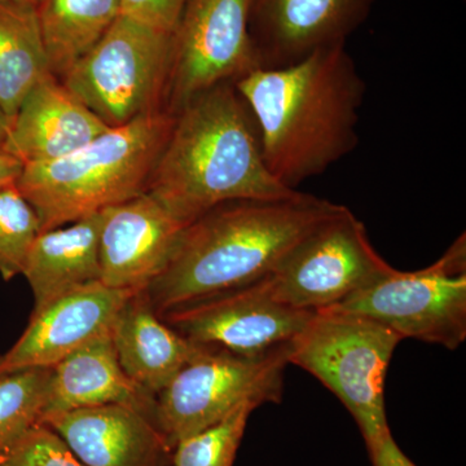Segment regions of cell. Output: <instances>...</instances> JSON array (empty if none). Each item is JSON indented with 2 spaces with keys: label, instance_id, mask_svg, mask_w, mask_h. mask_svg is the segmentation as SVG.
<instances>
[{
  "label": "cell",
  "instance_id": "1",
  "mask_svg": "<svg viewBox=\"0 0 466 466\" xmlns=\"http://www.w3.org/2000/svg\"><path fill=\"white\" fill-rule=\"evenodd\" d=\"M235 86L258 127L266 167L287 188L299 191L359 146L366 82L346 43L254 70Z\"/></svg>",
  "mask_w": 466,
  "mask_h": 466
},
{
  "label": "cell",
  "instance_id": "2",
  "mask_svg": "<svg viewBox=\"0 0 466 466\" xmlns=\"http://www.w3.org/2000/svg\"><path fill=\"white\" fill-rule=\"evenodd\" d=\"M341 205L297 192L211 208L183 229L167 267L146 290L164 317L184 306L262 280Z\"/></svg>",
  "mask_w": 466,
  "mask_h": 466
},
{
  "label": "cell",
  "instance_id": "3",
  "mask_svg": "<svg viewBox=\"0 0 466 466\" xmlns=\"http://www.w3.org/2000/svg\"><path fill=\"white\" fill-rule=\"evenodd\" d=\"M146 192L184 226L240 200H276L287 188L266 167L258 127L233 82L214 86L175 115Z\"/></svg>",
  "mask_w": 466,
  "mask_h": 466
},
{
  "label": "cell",
  "instance_id": "4",
  "mask_svg": "<svg viewBox=\"0 0 466 466\" xmlns=\"http://www.w3.org/2000/svg\"><path fill=\"white\" fill-rule=\"evenodd\" d=\"M174 118L165 109L148 113L66 157L24 167L16 186L35 210L41 232L146 192Z\"/></svg>",
  "mask_w": 466,
  "mask_h": 466
},
{
  "label": "cell",
  "instance_id": "5",
  "mask_svg": "<svg viewBox=\"0 0 466 466\" xmlns=\"http://www.w3.org/2000/svg\"><path fill=\"white\" fill-rule=\"evenodd\" d=\"M400 339L385 325L339 309L315 312L294 339L289 364L308 370L354 417L367 449L391 433L385 379Z\"/></svg>",
  "mask_w": 466,
  "mask_h": 466
},
{
  "label": "cell",
  "instance_id": "6",
  "mask_svg": "<svg viewBox=\"0 0 466 466\" xmlns=\"http://www.w3.org/2000/svg\"><path fill=\"white\" fill-rule=\"evenodd\" d=\"M171 46L173 33L121 15L61 82L104 124L119 127L165 109Z\"/></svg>",
  "mask_w": 466,
  "mask_h": 466
},
{
  "label": "cell",
  "instance_id": "7",
  "mask_svg": "<svg viewBox=\"0 0 466 466\" xmlns=\"http://www.w3.org/2000/svg\"><path fill=\"white\" fill-rule=\"evenodd\" d=\"M289 350L244 358L200 349L155 398L153 421L173 451L177 441L222 421L242 404L280 403Z\"/></svg>",
  "mask_w": 466,
  "mask_h": 466
},
{
  "label": "cell",
  "instance_id": "8",
  "mask_svg": "<svg viewBox=\"0 0 466 466\" xmlns=\"http://www.w3.org/2000/svg\"><path fill=\"white\" fill-rule=\"evenodd\" d=\"M328 309L372 319L401 339L458 349L466 339L464 233L433 265L410 272L392 268Z\"/></svg>",
  "mask_w": 466,
  "mask_h": 466
},
{
  "label": "cell",
  "instance_id": "9",
  "mask_svg": "<svg viewBox=\"0 0 466 466\" xmlns=\"http://www.w3.org/2000/svg\"><path fill=\"white\" fill-rule=\"evenodd\" d=\"M392 268L373 248L364 223L341 205L262 280L285 305L319 312L334 308Z\"/></svg>",
  "mask_w": 466,
  "mask_h": 466
},
{
  "label": "cell",
  "instance_id": "10",
  "mask_svg": "<svg viewBox=\"0 0 466 466\" xmlns=\"http://www.w3.org/2000/svg\"><path fill=\"white\" fill-rule=\"evenodd\" d=\"M250 0H188L173 32L164 106L177 115L214 86L259 69L249 33Z\"/></svg>",
  "mask_w": 466,
  "mask_h": 466
},
{
  "label": "cell",
  "instance_id": "11",
  "mask_svg": "<svg viewBox=\"0 0 466 466\" xmlns=\"http://www.w3.org/2000/svg\"><path fill=\"white\" fill-rule=\"evenodd\" d=\"M314 315L276 299L260 280L159 318L198 348L260 358L290 350Z\"/></svg>",
  "mask_w": 466,
  "mask_h": 466
},
{
  "label": "cell",
  "instance_id": "12",
  "mask_svg": "<svg viewBox=\"0 0 466 466\" xmlns=\"http://www.w3.org/2000/svg\"><path fill=\"white\" fill-rule=\"evenodd\" d=\"M375 0H250L249 33L259 69L293 66L348 42Z\"/></svg>",
  "mask_w": 466,
  "mask_h": 466
},
{
  "label": "cell",
  "instance_id": "13",
  "mask_svg": "<svg viewBox=\"0 0 466 466\" xmlns=\"http://www.w3.org/2000/svg\"><path fill=\"white\" fill-rule=\"evenodd\" d=\"M101 214V283L133 293L148 289L164 271L187 226L147 192Z\"/></svg>",
  "mask_w": 466,
  "mask_h": 466
},
{
  "label": "cell",
  "instance_id": "14",
  "mask_svg": "<svg viewBox=\"0 0 466 466\" xmlns=\"http://www.w3.org/2000/svg\"><path fill=\"white\" fill-rule=\"evenodd\" d=\"M134 294L97 281L55 300L32 314L23 336L0 355V373L56 366L82 346L112 332L116 315Z\"/></svg>",
  "mask_w": 466,
  "mask_h": 466
},
{
  "label": "cell",
  "instance_id": "15",
  "mask_svg": "<svg viewBox=\"0 0 466 466\" xmlns=\"http://www.w3.org/2000/svg\"><path fill=\"white\" fill-rule=\"evenodd\" d=\"M54 75L42 78L26 95L0 147L24 167L66 157L108 131Z\"/></svg>",
  "mask_w": 466,
  "mask_h": 466
},
{
  "label": "cell",
  "instance_id": "16",
  "mask_svg": "<svg viewBox=\"0 0 466 466\" xmlns=\"http://www.w3.org/2000/svg\"><path fill=\"white\" fill-rule=\"evenodd\" d=\"M41 422L86 466H159L171 452L152 417L125 404L55 413Z\"/></svg>",
  "mask_w": 466,
  "mask_h": 466
},
{
  "label": "cell",
  "instance_id": "17",
  "mask_svg": "<svg viewBox=\"0 0 466 466\" xmlns=\"http://www.w3.org/2000/svg\"><path fill=\"white\" fill-rule=\"evenodd\" d=\"M112 341L126 376L153 398L201 349L158 317L146 290L131 296L116 315Z\"/></svg>",
  "mask_w": 466,
  "mask_h": 466
},
{
  "label": "cell",
  "instance_id": "18",
  "mask_svg": "<svg viewBox=\"0 0 466 466\" xmlns=\"http://www.w3.org/2000/svg\"><path fill=\"white\" fill-rule=\"evenodd\" d=\"M106 404L134 407L153 419L155 398L126 376L116 358L112 332L82 346L52 367L42 419Z\"/></svg>",
  "mask_w": 466,
  "mask_h": 466
},
{
  "label": "cell",
  "instance_id": "19",
  "mask_svg": "<svg viewBox=\"0 0 466 466\" xmlns=\"http://www.w3.org/2000/svg\"><path fill=\"white\" fill-rule=\"evenodd\" d=\"M101 223L100 211L36 236L23 274L33 291L32 314L79 288L100 281Z\"/></svg>",
  "mask_w": 466,
  "mask_h": 466
},
{
  "label": "cell",
  "instance_id": "20",
  "mask_svg": "<svg viewBox=\"0 0 466 466\" xmlns=\"http://www.w3.org/2000/svg\"><path fill=\"white\" fill-rule=\"evenodd\" d=\"M36 2H0V108L11 122L34 86L52 75Z\"/></svg>",
  "mask_w": 466,
  "mask_h": 466
},
{
  "label": "cell",
  "instance_id": "21",
  "mask_svg": "<svg viewBox=\"0 0 466 466\" xmlns=\"http://www.w3.org/2000/svg\"><path fill=\"white\" fill-rule=\"evenodd\" d=\"M52 75L63 79L122 15L121 0H38Z\"/></svg>",
  "mask_w": 466,
  "mask_h": 466
},
{
  "label": "cell",
  "instance_id": "22",
  "mask_svg": "<svg viewBox=\"0 0 466 466\" xmlns=\"http://www.w3.org/2000/svg\"><path fill=\"white\" fill-rule=\"evenodd\" d=\"M51 373L52 368L0 373V455L41 422Z\"/></svg>",
  "mask_w": 466,
  "mask_h": 466
},
{
  "label": "cell",
  "instance_id": "23",
  "mask_svg": "<svg viewBox=\"0 0 466 466\" xmlns=\"http://www.w3.org/2000/svg\"><path fill=\"white\" fill-rule=\"evenodd\" d=\"M41 223L16 183L0 188V276L5 281L24 274Z\"/></svg>",
  "mask_w": 466,
  "mask_h": 466
},
{
  "label": "cell",
  "instance_id": "24",
  "mask_svg": "<svg viewBox=\"0 0 466 466\" xmlns=\"http://www.w3.org/2000/svg\"><path fill=\"white\" fill-rule=\"evenodd\" d=\"M256 404H242L222 421L177 441L173 466H232Z\"/></svg>",
  "mask_w": 466,
  "mask_h": 466
},
{
  "label": "cell",
  "instance_id": "25",
  "mask_svg": "<svg viewBox=\"0 0 466 466\" xmlns=\"http://www.w3.org/2000/svg\"><path fill=\"white\" fill-rule=\"evenodd\" d=\"M0 466H86L50 426L36 424L0 455Z\"/></svg>",
  "mask_w": 466,
  "mask_h": 466
},
{
  "label": "cell",
  "instance_id": "26",
  "mask_svg": "<svg viewBox=\"0 0 466 466\" xmlns=\"http://www.w3.org/2000/svg\"><path fill=\"white\" fill-rule=\"evenodd\" d=\"M188 0H121L122 15L173 33Z\"/></svg>",
  "mask_w": 466,
  "mask_h": 466
},
{
  "label": "cell",
  "instance_id": "27",
  "mask_svg": "<svg viewBox=\"0 0 466 466\" xmlns=\"http://www.w3.org/2000/svg\"><path fill=\"white\" fill-rule=\"evenodd\" d=\"M373 466H416L404 455L391 433L368 450Z\"/></svg>",
  "mask_w": 466,
  "mask_h": 466
},
{
  "label": "cell",
  "instance_id": "28",
  "mask_svg": "<svg viewBox=\"0 0 466 466\" xmlns=\"http://www.w3.org/2000/svg\"><path fill=\"white\" fill-rule=\"evenodd\" d=\"M24 165L17 158L0 150V188L17 182Z\"/></svg>",
  "mask_w": 466,
  "mask_h": 466
},
{
  "label": "cell",
  "instance_id": "29",
  "mask_svg": "<svg viewBox=\"0 0 466 466\" xmlns=\"http://www.w3.org/2000/svg\"><path fill=\"white\" fill-rule=\"evenodd\" d=\"M9 127H11V121H9L5 113L3 112V109L0 108V147L5 143V137H7Z\"/></svg>",
  "mask_w": 466,
  "mask_h": 466
},
{
  "label": "cell",
  "instance_id": "30",
  "mask_svg": "<svg viewBox=\"0 0 466 466\" xmlns=\"http://www.w3.org/2000/svg\"><path fill=\"white\" fill-rule=\"evenodd\" d=\"M0 2H5V0H0Z\"/></svg>",
  "mask_w": 466,
  "mask_h": 466
}]
</instances>
